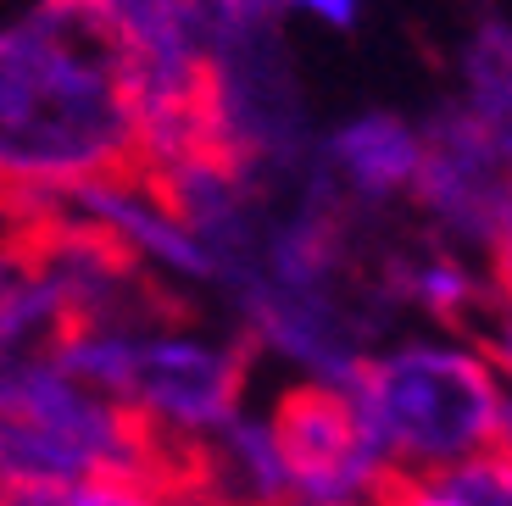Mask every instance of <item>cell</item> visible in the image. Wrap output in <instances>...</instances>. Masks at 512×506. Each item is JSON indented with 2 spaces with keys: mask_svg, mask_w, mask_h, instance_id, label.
Returning <instances> with one entry per match:
<instances>
[{
  "mask_svg": "<svg viewBox=\"0 0 512 506\" xmlns=\"http://www.w3.org/2000/svg\"><path fill=\"white\" fill-rule=\"evenodd\" d=\"M128 173H145L140 101L95 0H34L0 23V223Z\"/></svg>",
  "mask_w": 512,
  "mask_h": 506,
  "instance_id": "1",
  "label": "cell"
},
{
  "mask_svg": "<svg viewBox=\"0 0 512 506\" xmlns=\"http://www.w3.org/2000/svg\"><path fill=\"white\" fill-rule=\"evenodd\" d=\"M340 390L351 395L368 440L390 473L446 468L479 456L501 434L507 384L485 351L462 340H390L373 345Z\"/></svg>",
  "mask_w": 512,
  "mask_h": 506,
  "instance_id": "2",
  "label": "cell"
},
{
  "mask_svg": "<svg viewBox=\"0 0 512 506\" xmlns=\"http://www.w3.org/2000/svg\"><path fill=\"white\" fill-rule=\"evenodd\" d=\"M256 345L245 334H212L162 317L140 334L128 412L173 451H201L229 418L245 412Z\"/></svg>",
  "mask_w": 512,
  "mask_h": 506,
  "instance_id": "3",
  "label": "cell"
},
{
  "mask_svg": "<svg viewBox=\"0 0 512 506\" xmlns=\"http://www.w3.org/2000/svg\"><path fill=\"white\" fill-rule=\"evenodd\" d=\"M262 418L279 451L290 506H379L384 484L396 479L340 384L295 379Z\"/></svg>",
  "mask_w": 512,
  "mask_h": 506,
  "instance_id": "4",
  "label": "cell"
},
{
  "mask_svg": "<svg viewBox=\"0 0 512 506\" xmlns=\"http://www.w3.org/2000/svg\"><path fill=\"white\" fill-rule=\"evenodd\" d=\"M56 212L90 223L95 234H106L162 290H212V262H206V251L195 245L190 228L173 217V206L162 201V190L145 173L84 184L67 201H56Z\"/></svg>",
  "mask_w": 512,
  "mask_h": 506,
  "instance_id": "5",
  "label": "cell"
},
{
  "mask_svg": "<svg viewBox=\"0 0 512 506\" xmlns=\"http://www.w3.org/2000/svg\"><path fill=\"white\" fill-rule=\"evenodd\" d=\"M418 162H423L418 128L396 112H362L318 145V178L351 217L412 201Z\"/></svg>",
  "mask_w": 512,
  "mask_h": 506,
  "instance_id": "6",
  "label": "cell"
},
{
  "mask_svg": "<svg viewBox=\"0 0 512 506\" xmlns=\"http://www.w3.org/2000/svg\"><path fill=\"white\" fill-rule=\"evenodd\" d=\"M62 334H67V312L45 262H39L34 217L0 223V362L51 356V345Z\"/></svg>",
  "mask_w": 512,
  "mask_h": 506,
  "instance_id": "7",
  "label": "cell"
},
{
  "mask_svg": "<svg viewBox=\"0 0 512 506\" xmlns=\"http://www.w3.org/2000/svg\"><path fill=\"white\" fill-rule=\"evenodd\" d=\"M379 506H512V451L490 445L446 468L396 473L384 484Z\"/></svg>",
  "mask_w": 512,
  "mask_h": 506,
  "instance_id": "8",
  "label": "cell"
},
{
  "mask_svg": "<svg viewBox=\"0 0 512 506\" xmlns=\"http://www.w3.org/2000/svg\"><path fill=\"white\" fill-rule=\"evenodd\" d=\"M462 112L485 128L512 162V23H479L462 62Z\"/></svg>",
  "mask_w": 512,
  "mask_h": 506,
  "instance_id": "9",
  "label": "cell"
},
{
  "mask_svg": "<svg viewBox=\"0 0 512 506\" xmlns=\"http://www.w3.org/2000/svg\"><path fill=\"white\" fill-rule=\"evenodd\" d=\"M284 12L318 17L323 28H357V17H362V0H284Z\"/></svg>",
  "mask_w": 512,
  "mask_h": 506,
  "instance_id": "10",
  "label": "cell"
},
{
  "mask_svg": "<svg viewBox=\"0 0 512 506\" xmlns=\"http://www.w3.org/2000/svg\"><path fill=\"white\" fill-rule=\"evenodd\" d=\"M0 506H62V490H39V484H28V490H0Z\"/></svg>",
  "mask_w": 512,
  "mask_h": 506,
  "instance_id": "11",
  "label": "cell"
}]
</instances>
